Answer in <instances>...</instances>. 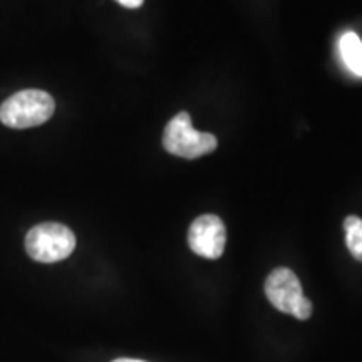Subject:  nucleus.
Returning a JSON list of instances; mask_svg holds the SVG:
<instances>
[{
  "label": "nucleus",
  "instance_id": "6",
  "mask_svg": "<svg viewBox=\"0 0 362 362\" xmlns=\"http://www.w3.org/2000/svg\"><path fill=\"white\" fill-rule=\"evenodd\" d=\"M341 56L346 66L354 72L356 76L362 78V40L354 33H346L339 42Z\"/></svg>",
  "mask_w": 362,
  "mask_h": 362
},
{
  "label": "nucleus",
  "instance_id": "7",
  "mask_svg": "<svg viewBox=\"0 0 362 362\" xmlns=\"http://www.w3.org/2000/svg\"><path fill=\"white\" fill-rule=\"evenodd\" d=\"M344 230H346V243L351 255L362 262V220L356 215L347 216L344 220Z\"/></svg>",
  "mask_w": 362,
  "mask_h": 362
},
{
  "label": "nucleus",
  "instance_id": "1",
  "mask_svg": "<svg viewBox=\"0 0 362 362\" xmlns=\"http://www.w3.org/2000/svg\"><path fill=\"white\" fill-rule=\"evenodd\" d=\"M56 111V103L49 93L25 89L16 93L0 106V121L8 128L25 129L44 124Z\"/></svg>",
  "mask_w": 362,
  "mask_h": 362
},
{
  "label": "nucleus",
  "instance_id": "9",
  "mask_svg": "<svg viewBox=\"0 0 362 362\" xmlns=\"http://www.w3.org/2000/svg\"><path fill=\"white\" fill-rule=\"evenodd\" d=\"M116 2L121 4V6L126 8H138L143 6L144 0H116Z\"/></svg>",
  "mask_w": 362,
  "mask_h": 362
},
{
  "label": "nucleus",
  "instance_id": "5",
  "mask_svg": "<svg viewBox=\"0 0 362 362\" xmlns=\"http://www.w3.org/2000/svg\"><path fill=\"white\" fill-rule=\"evenodd\" d=\"M265 293L275 309L291 315L298 302L305 297L298 277L287 267H279L267 277Z\"/></svg>",
  "mask_w": 362,
  "mask_h": 362
},
{
  "label": "nucleus",
  "instance_id": "10",
  "mask_svg": "<svg viewBox=\"0 0 362 362\" xmlns=\"http://www.w3.org/2000/svg\"><path fill=\"white\" fill-rule=\"evenodd\" d=\"M112 362H144V361H138V359H116Z\"/></svg>",
  "mask_w": 362,
  "mask_h": 362
},
{
  "label": "nucleus",
  "instance_id": "4",
  "mask_svg": "<svg viewBox=\"0 0 362 362\" xmlns=\"http://www.w3.org/2000/svg\"><path fill=\"white\" fill-rule=\"evenodd\" d=\"M226 228L220 216L202 215L188 230V245L197 255L215 260L223 255Z\"/></svg>",
  "mask_w": 362,
  "mask_h": 362
},
{
  "label": "nucleus",
  "instance_id": "8",
  "mask_svg": "<svg viewBox=\"0 0 362 362\" xmlns=\"http://www.w3.org/2000/svg\"><path fill=\"white\" fill-rule=\"evenodd\" d=\"M292 315L296 317V319H298V320H307V319H309V317L312 315V302L309 300V298H307V297L302 298V300L297 304L296 309H293Z\"/></svg>",
  "mask_w": 362,
  "mask_h": 362
},
{
  "label": "nucleus",
  "instance_id": "2",
  "mask_svg": "<svg viewBox=\"0 0 362 362\" xmlns=\"http://www.w3.org/2000/svg\"><path fill=\"white\" fill-rule=\"evenodd\" d=\"M163 146L173 156L197 160L215 151L218 141L214 134L200 133L193 128L192 116L181 111L166 124L163 134Z\"/></svg>",
  "mask_w": 362,
  "mask_h": 362
},
{
  "label": "nucleus",
  "instance_id": "3",
  "mask_svg": "<svg viewBox=\"0 0 362 362\" xmlns=\"http://www.w3.org/2000/svg\"><path fill=\"white\" fill-rule=\"evenodd\" d=\"M76 248V237L62 223L35 225L25 237V250L30 259L40 264H56L67 259Z\"/></svg>",
  "mask_w": 362,
  "mask_h": 362
}]
</instances>
